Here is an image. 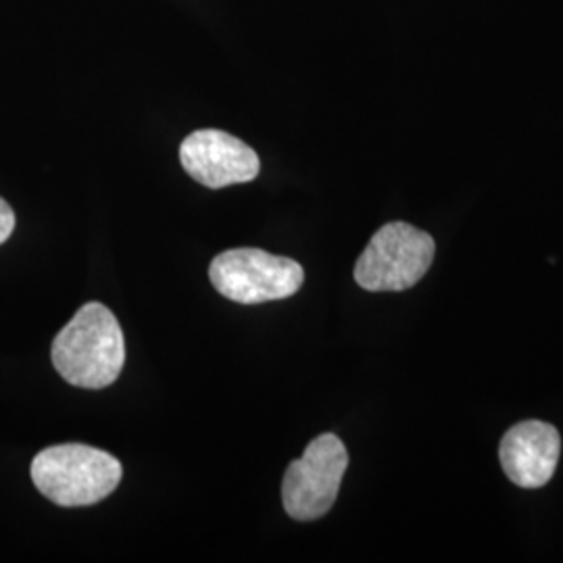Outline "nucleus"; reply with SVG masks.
Here are the masks:
<instances>
[{
  "instance_id": "8",
  "label": "nucleus",
  "mask_w": 563,
  "mask_h": 563,
  "mask_svg": "<svg viewBox=\"0 0 563 563\" xmlns=\"http://www.w3.org/2000/svg\"><path fill=\"white\" fill-rule=\"evenodd\" d=\"M13 230H15V213L9 202L0 199V244L9 241Z\"/></svg>"
},
{
  "instance_id": "2",
  "label": "nucleus",
  "mask_w": 563,
  "mask_h": 563,
  "mask_svg": "<svg viewBox=\"0 0 563 563\" xmlns=\"http://www.w3.org/2000/svg\"><path fill=\"white\" fill-rule=\"evenodd\" d=\"M30 474L48 501L59 507H88L101 504L120 486L123 467L107 451L67 443L41 451Z\"/></svg>"
},
{
  "instance_id": "3",
  "label": "nucleus",
  "mask_w": 563,
  "mask_h": 563,
  "mask_svg": "<svg viewBox=\"0 0 563 563\" xmlns=\"http://www.w3.org/2000/svg\"><path fill=\"white\" fill-rule=\"evenodd\" d=\"M434 253L428 232L411 223H386L355 263V282L369 292H401L422 280Z\"/></svg>"
},
{
  "instance_id": "6",
  "label": "nucleus",
  "mask_w": 563,
  "mask_h": 563,
  "mask_svg": "<svg viewBox=\"0 0 563 563\" xmlns=\"http://www.w3.org/2000/svg\"><path fill=\"white\" fill-rule=\"evenodd\" d=\"M184 172L211 190L253 181L262 172L260 155L222 130H197L180 144Z\"/></svg>"
},
{
  "instance_id": "4",
  "label": "nucleus",
  "mask_w": 563,
  "mask_h": 563,
  "mask_svg": "<svg viewBox=\"0 0 563 563\" xmlns=\"http://www.w3.org/2000/svg\"><path fill=\"white\" fill-rule=\"evenodd\" d=\"M216 290L241 305L282 301L299 292L305 280L301 263L260 249H232L209 265Z\"/></svg>"
},
{
  "instance_id": "1",
  "label": "nucleus",
  "mask_w": 563,
  "mask_h": 563,
  "mask_svg": "<svg viewBox=\"0 0 563 563\" xmlns=\"http://www.w3.org/2000/svg\"><path fill=\"white\" fill-rule=\"evenodd\" d=\"M51 360L65 383L101 390L120 378L125 339L118 318L102 302H86L53 341Z\"/></svg>"
},
{
  "instance_id": "5",
  "label": "nucleus",
  "mask_w": 563,
  "mask_h": 563,
  "mask_svg": "<svg viewBox=\"0 0 563 563\" xmlns=\"http://www.w3.org/2000/svg\"><path fill=\"white\" fill-rule=\"evenodd\" d=\"M349 453L336 434H322L307 444L301 460L290 463L282 483V504L297 522L323 518L336 504Z\"/></svg>"
},
{
  "instance_id": "7",
  "label": "nucleus",
  "mask_w": 563,
  "mask_h": 563,
  "mask_svg": "<svg viewBox=\"0 0 563 563\" xmlns=\"http://www.w3.org/2000/svg\"><path fill=\"white\" fill-rule=\"evenodd\" d=\"M562 439L555 426L528 420L505 432L499 460L505 476L520 488H541L558 470Z\"/></svg>"
}]
</instances>
